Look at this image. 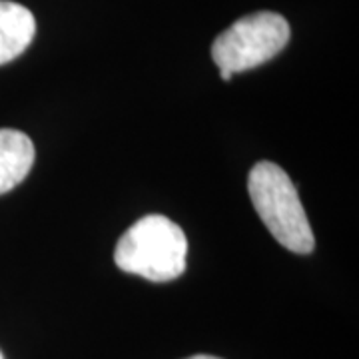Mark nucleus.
I'll return each instance as SVG.
<instances>
[{"instance_id":"1","label":"nucleus","mask_w":359,"mask_h":359,"mask_svg":"<svg viewBox=\"0 0 359 359\" xmlns=\"http://www.w3.org/2000/svg\"><path fill=\"white\" fill-rule=\"evenodd\" d=\"M188 240L176 222L152 214L140 218L118 240L114 262L126 273L156 283L172 282L186 269Z\"/></svg>"},{"instance_id":"2","label":"nucleus","mask_w":359,"mask_h":359,"mask_svg":"<svg viewBox=\"0 0 359 359\" xmlns=\"http://www.w3.org/2000/svg\"><path fill=\"white\" fill-rule=\"evenodd\" d=\"M248 192L269 233L295 254H309L316 238L294 182L273 162H259L248 178Z\"/></svg>"},{"instance_id":"3","label":"nucleus","mask_w":359,"mask_h":359,"mask_svg":"<svg viewBox=\"0 0 359 359\" xmlns=\"http://www.w3.org/2000/svg\"><path fill=\"white\" fill-rule=\"evenodd\" d=\"M292 30L278 13H254L226 28L212 44V58L230 74L266 65L287 46Z\"/></svg>"},{"instance_id":"4","label":"nucleus","mask_w":359,"mask_h":359,"mask_svg":"<svg viewBox=\"0 0 359 359\" xmlns=\"http://www.w3.org/2000/svg\"><path fill=\"white\" fill-rule=\"evenodd\" d=\"M34 34V14L18 2L0 0V66L18 58L30 46Z\"/></svg>"},{"instance_id":"5","label":"nucleus","mask_w":359,"mask_h":359,"mask_svg":"<svg viewBox=\"0 0 359 359\" xmlns=\"http://www.w3.org/2000/svg\"><path fill=\"white\" fill-rule=\"evenodd\" d=\"M34 144L25 132L0 128V196L14 190L34 166Z\"/></svg>"},{"instance_id":"6","label":"nucleus","mask_w":359,"mask_h":359,"mask_svg":"<svg viewBox=\"0 0 359 359\" xmlns=\"http://www.w3.org/2000/svg\"><path fill=\"white\" fill-rule=\"evenodd\" d=\"M219 76H222V80H226V82H230L231 76H233V74H230V72H226V70H219Z\"/></svg>"},{"instance_id":"7","label":"nucleus","mask_w":359,"mask_h":359,"mask_svg":"<svg viewBox=\"0 0 359 359\" xmlns=\"http://www.w3.org/2000/svg\"><path fill=\"white\" fill-rule=\"evenodd\" d=\"M188 359H219V358H214V355H194V358H188Z\"/></svg>"},{"instance_id":"8","label":"nucleus","mask_w":359,"mask_h":359,"mask_svg":"<svg viewBox=\"0 0 359 359\" xmlns=\"http://www.w3.org/2000/svg\"><path fill=\"white\" fill-rule=\"evenodd\" d=\"M0 359H4V358H2V353H0Z\"/></svg>"}]
</instances>
